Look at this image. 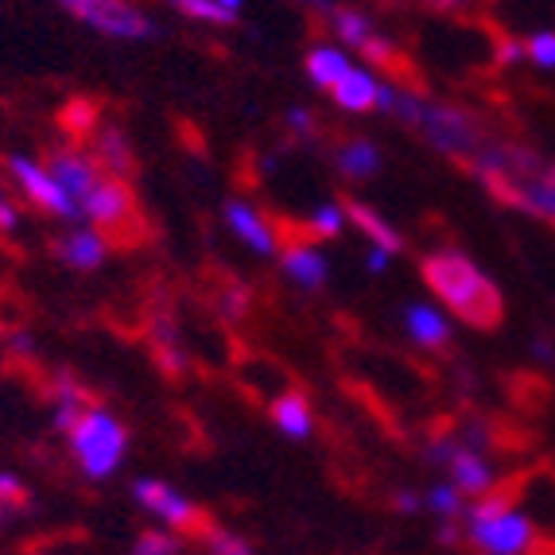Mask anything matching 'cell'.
<instances>
[{
    "label": "cell",
    "mask_w": 555,
    "mask_h": 555,
    "mask_svg": "<svg viewBox=\"0 0 555 555\" xmlns=\"http://www.w3.org/2000/svg\"><path fill=\"white\" fill-rule=\"evenodd\" d=\"M284 272L296 280L299 287H323L326 284V257L323 249H315L311 241H299V245H287L284 257H280Z\"/></svg>",
    "instance_id": "cell-16"
},
{
    "label": "cell",
    "mask_w": 555,
    "mask_h": 555,
    "mask_svg": "<svg viewBox=\"0 0 555 555\" xmlns=\"http://www.w3.org/2000/svg\"><path fill=\"white\" fill-rule=\"evenodd\" d=\"M12 513H20V509H12V505H0V525H9Z\"/></svg>",
    "instance_id": "cell-34"
},
{
    "label": "cell",
    "mask_w": 555,
    "mask_h": 555,
    "mask_svg": "<svg viewBox=\"0 0 555 555\" xmlns=\"http://www.w3.org/2000/svg\"><path fill=\"white\" fill-rule=\"evenodd\" d=\"M520 59H528L525 55V43H517V39H501V43H498V63L501 66H513V63H520Z\"/></svg>",
    "instance_id": "cell-29"
},
{
    "label": "cell",
    "mask_w": 555,
    "mask_h": 555,
    "mask_svg": "<svg viewBox=\"0 0 555 555\" xmlns=\"http://www.w3.org/2000/svg\"><path fill=\"white\" fill-rule=\"evenodd\" d=\"M389 253H385V249H370V257H365V264H370V272H385V269H389Z\"/></svg>",
    "instance_id": "cell-31"
},
{
    "label": "cell",
    "mask_w": 555,
    "mask_h": 555,
    "mask_svg": "<svg viewBox=\"0 0 555 555\" xmlns=\"http://www.w3.org/2000/svg\"><path fill=\"white\" fill-rule=\"evenodd\" d=\"M404 326H408V334H412V343L427 346V350H443V346L451 343V323L443 319V311H436V307H427V304L408 307Z\"/></svg>",
    "instance_id": "cell-17"
},
{
    "label": "cell",
    "mask_w": 555,
    "mask_h": 555,
    "mask_svg": "<svg viewBox=\"0 0 555 555\" xmlns=\"http://www.w3.org/2000/svg\"><path fill=\"white\" fill-rule=\"evenodd\" d=\"M93 159H98L105 176H113V179H125L132 167H137L129 137H125L120 129H113V125H102L98 137H93Z\"/></svg>",
    "instance_id": "cell-14"
},
{
    "label": "cell",
    "mask_w": 555,
    "mask_h": 555,
    "mask_svg": "<svg viewBox=\"0 0 555 555\" xmlns=\"http://www.w3.org/2000/svg\"><path fill=\"white\" fill-rule=\"evenodd\" d=\"M82 218H90L98 225L105 241H120V245H132V241L144 237V222H140L137 198H132L129 183L125 179L105 176L102 183L93 186L90 195L82 198Z\"/></svg>",
    "instance_id": "cell-5"
},
{
    "label": "cell",
    "mask_w": 555,
    "mask_h": 555,
    "mask_svg": "<svg viewBox=\"0 0 555 555\" xmlns=\"http://www.w3.org/2000/svg\"><path fill=\"white\" fill-rule=\"evenodd\" d=\"M470 167L501 203L528 210L540 222L555 225V164H544L537 152L509 149V144H486L470 159Z\"/></svg>",
    "instance_id": "cell-1"
},
{
    "label": "cell",
    "mask_w": 555,
    "mask_h": 555,
    "mask_svg": "<svg viewBox=\"0 0 555 555\" xmlns=\"http://www.w3.org/2000/svg\"><path fill=\"white\" fill-rule=\"evenodd\" d=\"M0 505H12V509H24V505H28V486L9 470H0Z\"/></svg>",
    "instance_id": "cell-28"
},
{
    "label": "cell",
    "mask_w": 555,
    "mask_h": 555,
    "mask_svg": "<svg viewBox=\"0 0 555 555\" xmlns=\"http://www.w3.org/2000/svg\"><path fill=\"white\" fill-rule=\"evenodd\" d=\"M66 12L82 24H90L93 31H102V36L113 39H149L152 31V20L129 4V0H59Z\"/></svg>",
    "instance_id": "cell-6"
},
{
    "label": "cell",
    "mask_w": 555,
    "mask_h": 555,
    "mask_svg": "<svg viewBox=\"0 0 555 555\" xmlns=\"http://www.w3.org/2000/svg\"><path fill=\"white\" fill-rule=\"evenodd\" d=\"M66 436H70V451H75L86 478H109L125 459V447H129L120 420H113L105 408H86Z\"/></svg>",
    "instance_id": "cell-4"
},
{
    "label": "cell",
    "mask_w": 555,
    "mask_h": 555,
    "mask_svg": "<svg viewBox=\"0 0 555 555\" xmlns=\"http://www.w3.org/2000/svg\"><path fill=\"white\" fill-rule=\"evenodd\" d=\"M183 16L198 20V24H237V16H233L230 9H222L218 0H171Z\"/></svg>",
    "instance_id": "cell-23"
},
{
    "label": "cell",
    "mask_w": 555,
    "mask_h": 555,
    "mask_svg": "<svg viewBox=\"0 0 555 555\" xmlns=\"http://www.w3.org/2000/svg\"><path fill=\"white\" fill-rule=\"evenodd\" d=\"M218 4H222V9H230L233 16H237V12H241V0H218Z\"/></svg>",
    "instance_id": "cell-35"
},
{
    "label": "cell",
    "mask_w": 555,
    "mask_h": 555,
    "mask_svg": "<svg viewBox=\"0 0 555 555\" xmlns=\"http://www.w3.org/2000/svg\"><path fill=\"white\" fill-rule=\"evenodd\" d=\"M47 171L63 183V191L70 198H75L78 206H82V198L90 195L93 186L102 183L105 179V171H102V164L93 156H86V152H78V149H59V152H51V159H47Z\"/></svg>",
    "instance_id": "cell-11"
},
{
    "label": "cell",
    "mask_w": 555,
    "mask_h": 555,
    "mask_svg": "<svg viewBox=\"0 0 555 555\" xmlns=\"http://www.w3.org/2000/svg\"><path fill=\"white\" fill-rule=\"evenodd\" d=\"M525 55L537 66H544V70H555V31H537L525 43Z\"/></svg>",
    "instance_id": "cell-27"
},
{
    "label": "cell",
    "mask_w": 555,
    "mask_h": 555,
    "mask_svg": "<svg viewBox=\"0 0 555 555\" xmlns=\"http://www.w3.org/2000/svg\"><path fill=\"white\" fill-rule=\"evenodd\" d=\"M427 4H436V9H454L459 0H427Z\"/></svg>",
    "instance_id": "cell-36"
},
{
    "label": "cell",
    "mask_w": 555,
    "mask_h": 555,
    "mask_svg": "<svg viewBox=\"0 0 555 555\" xmlns=\"http://www.w3.org/2000/svg\"><path fill=\"white\" fill-rule=\"evenodd\" d=\"M420 272H424V284L431 287V296L447 311H454L466 326H478V331L501 326V319H505V296H501V287L470 257H463V253L454 249H436L424 257Z\"/></svg>",
    "instance_id": "cell-2"
},
{
    "label": "cell",
    "mask_w": 555,
    "mask_h": 555,
    "mask_svg": "<svg viewBox=\"0 0 555 555\" xmlns=\"http://www.w3.org/2000/svg\"><path fill=\"white\" fill-rule=\"evenodd\" d=\"M132 498H137V505H144L152 517L164 520L167 528H179V532H198V537L210 528V520H206V513L198 509L195 501L183 498L179 490H171L167 481L140 478L137 486H132Z\"/></svg>",
    "instance_id": "cell-7"
},
{
    "label": "cell",
    "mask_w": 555,
    "mask_h": 555,
    "mask_svg": "<svg viewBox=\"0 0 555 555\" xmlns=\"http://www.w3.org/2000/svg\"><path fill=\"white\" fill-rule=\"evenodd\" d=\"M466 537L486 555H528L537 544V528L525 513L513 509V498L493 493L466 513Z\"/></svg>",
    "instance_id": "cell-3"
},
{
    "label": "cell",
    "mask_w": 555,
    "mask_h": 555,
    "mask_svg": "<svg viewBox=\"0 0 555 555\" xmlns=\"http://www.w3.org/2000/svg\"><path fill=\"white\" fill-rule=\"evenodd\" d=\"M222 307H225V315H241V311L249 307V292H245V287H230L222 296Z\"/></svg>",
    "instance_id": "cell-30"
},
{
    "label": "cell",
    "mask_w": 555,
    "mask_h": 555,
    "mask_svg": "<svg viewBox=\"0 0 555 555\" xmlns=\"http://www.w3.org/2000/svg\"><path fill=\"white\" fill-rule=\"evenodd\" d=\"M427 509L439 513L443 520H459L466 509L463 501V490H454V486H436V490L427 493Z\"/></svg>",
    "instance_id": "cell-26"
},
{
    "label": "cell",
    "mask_w": 555,
    "mask_h": 555,
    "mask_svg": "<svg viewBox=\"0 0 555 555\" xmlns=\"http://www.w3.org/2000/svg\"><path fill=\"white\" fill-rule=\"evenodd\" d=\"M377 78L370 75V70H361V66H350L338 82H334L331 98L338 105H343L346 113H370L377 109Z\"/></svg>",
    "instance_id": "cell-15"
},
{
    "label": "cell",
    "mask_w": 555,
    "mask_h": 555,
    "mask_svg": "<svg viewBox=\"0 0 555 555\" xmlns=\"http://www.w3.org/2000/svg\"><path fill=\"white\" fill-rule=\"evenodd\" d=\"M380 167V152L373 140H350L338 149V171L350 179H370Z\"/></svg>",
    "instance_id": "cell-21"
},
{
    "label": "cell",
    "mask_w": 555,
    "mask_h": 555,
    "mask_svg": "<svg viewBox=\"0 0 555 555\" xmlns=\"http://www.w3.org/2000/svg\"><path fill=\"white\" fill-rule=\"evenodd\" d=\"M431 459H439V463L451 470V486L454 490H463V498L493 490V466L486 463L474 447L459 443V439H436Z\"/></svg>",
    "instance_id": "cell-10"
},
{
    "label": "cell",
    "mask_w": 555,
    "mask_h": 555,
    "mask_svg": "<svg viewBox=\"0 0 555 555\" xmlns=\"http://www.w3.org/2000/svg\"><path fill=\"white\" fill-rule=\"evenodd\" d=\"M272 424L292 439H307L311 427H315V416H311V404H307L299 392H284V397L272 400Z\"/></svg>",
    "instance_id": "cell-19"
},
{
    "label": "cell",
    "mask_w": 555,
    "mask_h": 555,
    "mask_svg": "<svg viewBox=\"0 0 555 555\" xmlns=\"http://www.w3.org/2000/svg\"><path fill=\"white\" fill-rule=\"evenodd\" d=\"M400 509L416 513L420 509V498H416V493H400Z\"/></svg>",
    "instance_id": "cell-33"
},
{
    "label": "cell",
    "mask_w": 555,
    "mask_h": 555,
    "mask_svg": "<svg viewBox=\"0 0 555 555\" xmlns=\"http://www.w3.org/2000/svg\"><path fill=\"white\" fill-rule=\"evenodd\" d=\"M346 230V206L343 203H326L311 214V222H307V233L315 241H331Z\"/></svg>",
    "instance_id": "cell-22"
},
{
    "label": "cell",
    "mask_w": 555,
    "mask_h": 555,
    "mask_svg": "<svg viewBox=\"0 0 555 555\" xmlns=\"http://www.w3.org/2000/svg\"><path fill=\"white\" fill-rule=\"evenodd\" d=\"M225 225H230L253 253H260V257H272V253H276V230H272V222L257 206L241 203V198L225 203Z\"/></svg>",
    "instance_id": "cell-12"
},
{
    "label": "cell",
    "mask_w": 555,
    "mask_h": 555,
    "mask_svg": "<svg viewBox=\"0 0 555 555\" xmlns=\"http://www.w3.org/2000/svg\"><path fill=\"white\" fill-rule=\"evenodd\" d=\"M105 249H109V241H105L98 230H75V233H66V237H63V245H59V257H63L70 269L93 272V269H102Z\"/></svg>",
    "instance_id": "cell-18"
},
{
    "label": "cell",
    "mask_w": 555,
    "mask_h": 555,
    "mask_svg": "<svg viewBox=\"0 0 555 555\" xmlns=\"http://www.w3.org/2000/svg\"><path fill=\"white\" fill-rule=\"evenodd\" d=\"M4 203H9V198H4V191H0V206H4Z\"/></svg>",
    "instance_id": "cell-37"
},
{
    "label": "cell",
    "mask_w": 555,
    "mask_h": 555,
    "mask_svg": "<svg viewBox=\"0 0 555 555\" xmlns=\"http://www.w3.org/2000/svg\"><path fill=\"white\" fill-rule=\"evenodd\" d=\"M203 544H206V552H210V555H253L249 540L233 537L230 528H218V525L206 528V532H203Z\"/></svg>",
    "instance_id": "cell-24"
},
{
    "label": "cell",
    "mask_w": 555,
    "mask_h": 555,
    "mask_svg": "<svg viewBox=\"0 0 555 555\" xmlns=\"http://www.w3.org/2000/svg\"><path fill=\"white\" fill-rule=\"evenodd\" d=\"M183 544L179 537H171L167 528H149V532H140L137 544H132V555H179Z\"/></svg>",
    "instance_id": "cell-25"
},
{
    "label": "cell",
    "mask_w": 555,
    "mask_h": 555,
    "mask_svg": "<svg viewBox=\"0 0 555 555\" xmlns=\"http://www.w3.org/2000/svg\"><path fill=\"white\" fill-rule=\"evenodd\" d=\"M331 24H334V31L343 36V43H350L353 51H361V55L370 59V63L385 66V70H392V75H404V70H408V59H400L397 47H392L389 39L380 36V31L373 28V24L365 16H361V12L338 9L331 16Z\"/></svg>",
    "instance_id": "cell-9"
},
{
    "label": "cell",
    "mask_w": 555,
    "mask_h": 555,
    "mask_svg": "<svg viewBox=\"0 0 555 555\" xmlns=\"http://www.w3.org/2000/svg\"><path fill=\"white\" fill-rule=\"evenodd\" d=\"M350 55L338 51V47H315L311 55H307V78L319 86V90H334V82L350 70Z\"/></svg>",
    "instance_id": "cell-20"
},
{
    "label": "cell",
    "mask_w": 555,
    "mask_h": 555,
    "mask_svg": "<svg viewBox=\"0 0 555 555\" xmlns=\"http://www.w3.org/2000/svg\"><path fill=\"white\" fill-rule=\"evenodd\" d=\"M287 125H292L296 132H307V129H311V113H307V109H292V113H287Z\"/></svg>",
    "instance_id": "cell-32"
},
{
    "label": "cell",
    "mask_w": 555,
    "mask_h": 555,
    "mask_svg": "<svg viewBox=\"0 0 555 555\" xmlns=\"http://www.w3.org/2000/svg\"><path fill=\"white\" fill-rule=\"evenodd\" d=\"M9 176L16 179L20 191L31 198V206H39L43 214H55V218H66V222H70V218H82L78 203L63 191V183L31 156H9Z\"/></svg>",
    "instance_id": "cell-8"
},
{
    "label": "cell",
    "mask_w": 555,
    "mask_h": 555,
    "mask_svg": "<svg viewBox=\"0 0 555 555\" xmlns=\"http://www.w3.org/2000/svg\"><path fill=\"white\" fill-rule=\"evenodd\" d=\"M346 206V222L353 225V230L365 233V241H370V249H385L389 257H397V253H404V237H400L397 230H392L385 218H380L373 206L365 203H343Z\"/></svg>",
    "instance_id": "cell-13"
}]
</instances>
